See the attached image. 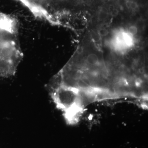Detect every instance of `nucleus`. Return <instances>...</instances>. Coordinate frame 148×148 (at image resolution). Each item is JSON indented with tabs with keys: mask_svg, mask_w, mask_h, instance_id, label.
<instances>
[{
	"mask_svg": "<svg viewBox=\"0 0 148 148\" xmlns=\"http://www.w3.org/2000/svg\"><path fill=\"white\" fill-rule=\"evenodd\" d=\"M86 61L88 64L92 66H96L99 63L98 56L94 53H90L88 55L86 58Z\"/></svg>",
	"mask_w": 148,
	"mask_h": 148,
	"instance_id": "2",
	"label": "nucleus"
},
{
	"mask_svg": "<svg viewBox=\"0 0 148 148\" xmlns=\"http://www.w3.org/2000/svg\"><path fill=\"white\" fill-rule=\"evenodd\" d=\"M108 16V10L105 8L101 9L98 14V19L100 21L105 20Z\"/></svg>",
	"mask_w": 148,
	"mask_h": 148,
	"instance_id": "3",
	"label": "nucleus"
},
{
	"mask_svg": "<svg viewBox=\"0 0 148 148\" xmlns=\"http://www.w3.org/2000/svg\"><path fill=\"white\" fill-rule=\"evenodd\" d=\"M91 37L95 41H99L101 38V36L99 35V33H96L95 32H92L91 33Z\"/></svg>",
	"mask_w": 148,
	"mask_h": 148,
	"instance_id": "6",
	"label": "nucleus"
},
{
	"mask_svg": "<svg viewBox=\"0 0 148 148\" xmlns=\"http://www.w3.org/2000/svg\"><path fill=\"white\" fill-rule=\"evenodd\" d=\"M127 6L128 8L132 10H136L138 8L137 3L133 1H128L127 2Z\"/></svg>",
	"mask_w": 148,
	"mask_h": 148,
	"instance_id": "4",
	"label": "nucleus"
},
{
	"mask_svg": "<svg viewBox=\"0 0 148 148\" xmlns=\"http://www.w3.org/2000/svg\"><path fill=\"white\" fill-rule=\"evenodd\" d=\"M100 36H106L108 34V32L105 29H101L98 32Z\"/></svg>",
	"mask_w": 148,
	"mask_h": 148,
	"instance_id": "7",
	"label": "nucleus"
},
{
	"mask_svg": "<svg viewBox=\"0 0 148 148\" xmlns=\"http://www.w3.org/2000/svg\"><path fill=\"white\" fill-rule=\"evenodd\" d=\"M138 29L137 27L135 26H130L128 28L127 33L131 36H134L138 33Z\"/></svg>",
	"mask_w": 148,
	"mask_h": 148,
	"instance_id": "5",
	"label": "nucleus"
},
{
	"mask_svg": "<svg viewBox=\"0 0 148 148\" xmlns=\"http://www.w3.org/2000/svg\"><path fill=\"white\" fill-rule=\"evenodd\" d=\"M23 56L17 19L10 14L0 12V77L14 76Z\"/></svg>",
	"mask_w": 148,
	"mask_h": 148,
	"instance_id": "1",
	"label": "nucleus"
}]
</instances>
